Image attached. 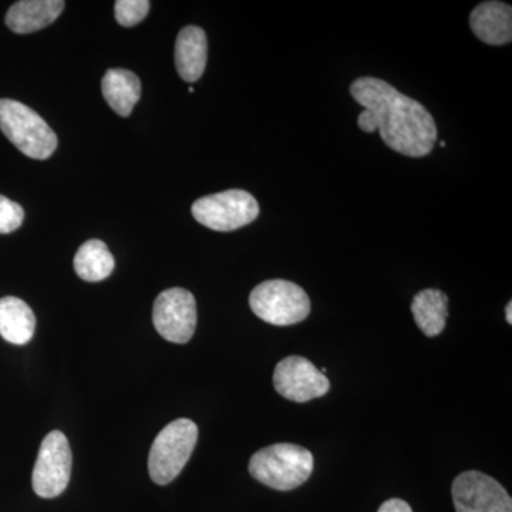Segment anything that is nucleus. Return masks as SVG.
<instances>
[{
  "label": "nucleus",
  "mask_w": 512,
  "mask_h": 512,
  "mask_svg": "<svg viewBox=\"0 0 512 512\" xmlns=\"http://www.w3.org/2000/svg\"><path fill=\"white\" fill-rule=\"evenodd\" d=\"M413 318L427 338H436L446 328L448 296L439 289H424L414 296Z\"/></svg>",
  "instance_id": "dca6fc26"
},
{
  "label": "nucleus",
  "mask_w": 512,
  "mask_h": 512,
  "mask_svg": "<svg viewBox=\"0 0 512 512\" xmlns=\"http://www.w3.org/2000/svg\"><path fill=\"white\" fill-rule=\"evenodd\" d=\"M274 386L276 392L295 403H308L325 396L330 382L326 375L301 356H289L275 367Z\"/></svg>",
  "instance_id": "9d476101"
},
{
  "label": "nucleus",
  "mask_w": 512,
  "mask_h": 512,
  "mask_svg": "<svg viewBox=\"0 0 512 512\" xmlns=\"http://www.w3.org/2000/svg\"><path fill=\"white\" fill-rule=\"evenodd\" d=\"M440 147H446V141H440Z\"/></svg>",
  "instance_id": "4be33fe9"
},
{
  "label": "nucleus",
  "mask_w": 512,
  "mask_h": 512,
  "mask_svg": "<svg viewBox=\"0 0 512 512\" xmlns=\"http://www.w3.org/2000/svg\"><path fill=\"white\" fill-rule=\"evenodd\" d=\"M470 26L481 42L507 45L512 39V8L503 2L480 3L471 12Z\"/></svg>",
  "instance_id": "9b49d317"
},
{
  "label": "nucleus",
  "mask_w": 512,
  "mask_h": 512,
  "mask_svg": "<svg viewBox=\"0 0 512 512\" xmlns=\"http://www.w3.org/2000/svg\"><path fill=\"white\" fill-rule=\"evenodd\" d=\"M35 313L15 296L0 299V336L13 345H26L35 335Z\"/></svg>",
  "instance_id": "4468645a"
},
{
  "label": "nucleus",
  "mask_w": 512,
  "mask_h": 512,
  "mask_svg": "<svg viewBox=\"0 0 512 512\" xmlns=\"http://www.w3.org/2000/svg\"><path fill=\"white\" fill-rule=\"evenodd\" d=\"M377 512H413L412 507L400 498H392L387 500L386 503L380 505Z\"/></svg>",
  "instance_id": "aec40b11"
},
{
  "label": "nucleus",
  "mask_w": 512,
  "mask_h": 512,
  "mask_svg": "<svg viewBox=\"0 0 512 512\" xmlns=\"http://www.w3.org/2000/svg\"><path fill=\"white\" fill-rule=\"evenodd\" d=\"M0 130L13 146L35 160H46L57 148L55 131L20 101L0 99Z\"/></svg>",
  "instance_id": "7ed1b4c3"
},
{
  "label": "nucleus",
  "mask_w": 512,
  "mask_h": 512,
  "mask_svg": "<svg viewBox=\"0 0 512 512\" xmlns=\"http://www.w3.org/2000/svg\"><path fill=\"white\" fill-rule=\"evenodd\" d=\"M451 494L457 512H512L507 490L480 471L461 473L454 480Z\"/></svg>",
  "instance_id": "1a4fd4ad"
},
{
  "label": "nucleus",
  "mask_w": 512,
  "mask_h": 512,
  "mask_svg": "<svg viewBox=\"0 0 512 512\" xmlns=\"http://www.w3.org/2000/svg\"><path fill=\"white\" fill-rule=\"evenodd\" d=\"M350 94L365 109L357 117L365 133L379 130L386 146L403 156H429L437 143V126L423 104L376 77L355 80Z\"/></svg>",
  "instance_id": "f257e3e1"
},
{
  "label": "nucleus",
  "mask_w": 512,
  "mask_h": 512,
  "mask_svg": "<svg viewBox=\"0 0 512 512\" xmlns=\"http://www.w3.org/2000/svg\"><path fill=\"white\" fill-rule=\"evenodd\" d=\"M25 220V211L18 202L0 195V234H10L20 228Z\"/></svg>",
  "instance_id": "6ab92c4d"
},
{
  "label": "nucleus",
  "mask_w": 512,
  "mask_h": 512,
  "mask_svg": "<svg viewBox=\"0 0 512 512\" xmlns=\"http://www.w3.org/2000/svg\"><path fill=\"white\" fill-rule=\"evenodd\" d=\"M192 215L204 227L231 232L254 222L259 215V205L247 191L228 190L195 201Z\"/></svg>",
  "instance_id": "423d86ee"
},
{
  "label": "nucleus",
  "mask_w": 512,
  "mask_h": 512,
  "mask_svg": "<svg viewBox=\"0 0 512 512\" xmlns=\"http://www.w3.org/2000/svg\"><path fill=\"white\" fill-rule=\"evenodd\" d=\"M511 309H512V303H508L507 305V309H505V318H507V322L512 323V312H511Z\"/></svg>",
  "instance_id": "412c9836"
},
{
  "label": "nucleus",
  "mask_w": 512,
  "mask_h": 512,
  "mask_svg": "<svg viewBox=\"0 0 512 512\" xmlns=\"http://www.w3.org/2000/svg\"><path fill=\"white\" fill-rule=\"evenodd\" d=\"M114 256L100 239L84 242L74 256V271L86 282H100L114 271Z\"/></svg>",
  "instance_id": "f3484780"
},
{
  "label": "nucleus",
  "mask_w": 512,
  "mask_h": 512,
  "mask_svg": "<svg viewBox=\"0 0 512 512\" xmlns=\"http://www.w3.org/2000/svg\"><path fill=\"white\" fill-rule=\"evenodd\" d=\"M198 427L192 420L178 419L165 426L151 446L148 473L158 485L178 477L197 446Z\"/></svg>",
  "instance_id": "20e7f679"
},
{
  "label": "nucleus",
  "mask_w": 512,
  "mask_h": 512,
  "mask_svg": "<svg viewBox=\"0 0 512 512\" xmlns=\"http://www.w3.org/2000/svg\"><path fill=\"white\" fill-rule=\"evenodd\" d=\"M150 6L148 0H117L116 5H114L116 20L124 28H133V26L143 22Z\"/></svg>",
  "instance_id": "a211bd4d"
},
{
  "label": "nucleus",
  "mask_w": 512,
  "mask_h": 512,
  "mask_svg": "<svg viewBox=\"0 0 512 512\" xmlns=\"http://www.w3.org/2000/svg\"><path fill=\"white\" fill-rule=\"evenodd\" d=\"M313 456L308 448L279 443L256 451L249 461V473L259 483L278 491L301 487L313 473Z\"/></svg>",
  "instance_id": "f03ea898"
},
{
  "label": "nucleus",
  "mask_w": 512,
  "mask_h": 512,
  "mask_svg": "<svg viewBox=\"0 0 512 512\" xmlns=\"http://www.w3.org/2000/svg\"><path fill=\"white\" fill-rule=\"evenodd\" d=\"M104 100L121 117H128L141 97L137 74L126 69H110L101 80Z\"/></svg>",
  "instance_id": "2eb2a0df"
},
{
  "label": "nucleus",
  "mask_w": 512,
  "mask_h": 512,
  "mask_svg": "<svg viewBox=\"0 0 512 512\" xmlns=\"http://www.w3.org/2000/svg\"><path fill=\"white\" fill-rule=\"evenodd\" d=\"M154 326L168 342H190L197 328V302L191 292L183 288L161 292L154 303Z\"/></svg>",
  "instance_id": "6e6552de"
},
{
  "label": "nucleus",
  "mask_w": 512,
  "mask_h": 512,
  "mask_svg": "<svg viewBox=\"0 0 512 512\" xmlns=\"http://www.w3.org/2000/svg\"><path fill=\"white\" fill-rule=\"evenodd\" d=\"M208 59V40L204 30L198 26H187L181 30L175 43V66L181 79L195 83L204 74Z\"/></svg>",
  "instance_id": "f8f14e48"
},
{
  "label": "nucleus",
  "mask_w": 512,
  "mask_h": 512,
  "mask_svg": "<svg viewBox=\"0 0 512 512\" xmlns=\"http://www.w3.org/2000/svg\"><path fill=\"white\" fill-rule=\"evenodd\" d=\"M72 450L62 431L47 434L40 446L32 484L42 498H55L66 490L72 476Z\"/></svg>",
  "instance_id": "0eeeda50"
},
{
  "label": "nucleus",
  "mask_w": 512,
  "mask_h": 512,
  "mask_svg": "<svg viewBox=\"0 0 512 512\" xmlns=\"http://www.w3.org/2000/svg\"><path fill=\"white\" fill-rule=\"evenodd\" d=\"M66 3L63 0H22L10 6L6 13V25L12 32L26 35L52 25Z\"/></svg>",
  "instance_id": "ddd939ff"
},
{
  "label": "nucleus",
  "mask_w": 512,
  "mask_h": 512,
  "mask_svg": "<svg viewBox=\"0 0 512 512\" xmlns=\"http://www.w3.org/2000/svg\"><path fill=\"white\" fill-rule=\"evenodd\" d=\"M249 306L259 319L274 326L301 323L311 313V299L301 286L285 279H272L256 286Z\"/></svg>",
  "instance_id": "39448f33"
}]
</instances>
